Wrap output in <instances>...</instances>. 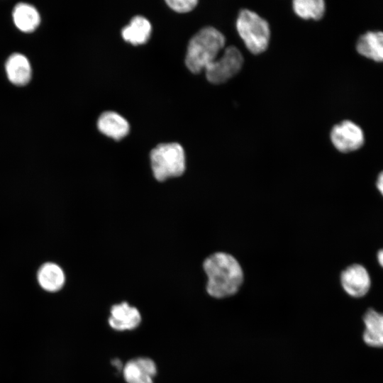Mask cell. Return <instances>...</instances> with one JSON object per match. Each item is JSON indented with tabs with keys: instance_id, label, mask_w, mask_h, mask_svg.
<instances>
[{
	"instance_id": "cell-1",
	"label": "cell",
	"mask_w": 383,
	"mask_h": 383,
	"mask_svg": "<svg viewBox=\"0 0 383 383\" xmlns=\"http://www.w3.org/2000/svg\"><path fill=\"white\" fill-rule=\"evenodd\" d=\"M206 276V291L215 299H224L235 294L244 280V274L239 262L232 255L216 252L203 262Z\"/></svg>"
},
{
	"instance_id": "cell-2",
	"label": "cell",
	"mask_w": 383,
	"mask_h": 383,
	"mask_svg": "<svg viewBox=\"0 0 383 383\" xmlns=\"http://www.w3.org/2000/svg\"><path fill=\"white\" fill-rule=\"evenodd\" d=\"M224 35L216 28L207 26L199 30L189 40L185 64L192 73H199L214 61L223 48Z\"/></svg>"
},
{
	"instance_id": "cell-3",
	"label": "cell",
	"mask_w": 383,
	"mask_h": 383,
	"mask_svg": "<svg viewBox=\"0 0 383 383\" xmlns=\"http://www.w3.org/2000/svg\"><path fill=\"white\" fill-rule=\"evenodd\" d=\"M150 164L157 182L180 177L187 167L184 150L178 143H160L150 152Z\"/></svg>"
},
{
	"instance_id": "cell-4",
	"label": "cell",
	"mask_w": 383,
	"mask_h": 383,
	"mask_svg": "<svg viewBox=\"0 0 383 383\" xmlns=\"http://www.w3.org/2000/svg\"><path fill=\"white\" fill-rule=\"evenodd\" d=\"M236 28L252 53L260 54L267 49L270 36L269 24L256 13L248 9L241 10L237 18Z\"/></svg>"
},
{
	"instance_id": "cell-5",
	"label": "cell",
	"mask_w": 383,
	"mask_h": 383,
	"mask_svg": "<svg viewBox=\"0 0 383 383\" xmlns=\"http://www.w3.org/2000/svg\"><path fill=\"white\" fill-rule=\"evenodd\" d=\"M243 57L235 46L225 49L223 55L217 57L206 68V77L213 84H221L235 76L242 68Z\"/></svg>"
},
{
	"instance_id": "cell-6",
	"label": "cell",
	"mask_w": 383,
	"mask_h": 383,
	"mask_svg": "<svg viewBox=\"0 0 383 383\" xmlns=\"http://www.w3.org/2000/svg\"><path fill=\"white\" fill-rule=\"evenodd\" d=\"M331 140L338 151L346 153L361 148L365 138L358 125L345 120L333 126L331 132Z\"/></svg>"
},
{
	"instance_id": "cell-7",
	"label": "cell",
	"mask_w": 383,
	"mask_h": 383,
	"mask_svg": "<svg viewBox=\"0 0 383 383\" xmlns=\"http://www.w3.org/2000/svg\"><path fill=\"white\" fill-rule=\"evenodd\" d=\"M340 283L348 295L359 298L369 292L371 279L368 271L363 265L353 264L341 272Z\"/></svg>"
},
{
	"instance_id": "cell-8",
	"label": "cell",
	"mask_w": 383,
	"mask_h": 383,
	"mask_svg": "<svg viewBox=\"0 0 383 383\" xmlns=\"http://www.w3.org/2000/svg\"><path fill=\"white\" fill-rule=\"evenodd\" d=\"M142 316L139 310L126 301L113 304L108 318L109 326L116 331L135 329L140 324Z\"/></svg>"
},
{
	"instance_id": "cell-9",
	"label": "cell",
	"mask_w": 383,
	"mask_h": 383,
	"mask_svg": "<svg viewBox=\"0 0 383 383\" xmlns=\"http://www.w3.org/2000/svg\"><path fill=\"white\" fill-rule=\"evenodd\" d=\"M157 368L150 357H139L126 362L122 370L126 383H154Z\"/></svg>"
},
{
	"instance_id": "cell-10",
	"label": "cell",
	"mask_w": 383,
	"mask_h": 383,
	"mask_svg": "<svg viewBox=\"0 0 383 383\" xmlns=\"http://www.w3.org/2000/svg\"><path fill=\"white\" fill-rule=\"evenodd\" d=\"M5 70L9 80L17 86L26 85L31 79L32 69L29 60L20 52H14L7 58Z\"/></svg>"
},
{
	"instance_id": "cell-11",
	"label": "cell",
	"mask_w": 383,
	"mask_h": 383,
	"mask_svg": "<svg viewBox=\"0 0 383 383\" xmlns=\"http://www.w3.org/2000/svg\"><path fill=\"white\" fill-rule=\"evenodd\" d=\"M97 126L101 133L116 140L126 136L130 130L128 121L113 111L102 113L98 119Z\"/></svg>"
},
{
	"instance_id": "cell-12",
	"label": "cell",
	"mask_w": 383,
	"mask_h": 383,
	"mask_svg": "<svg viewBox=\"0 0 383 383\" xmlns=\"http://www.w3.org/2000/svg\"><path fill=\"white\" fill-rule=\"evenodd\" d=\"M363 321L365 343L372 347H383V313L370 309L365 312Z\"/></svg>"
},
{
	"instance_id": "cell-13",
	"label": "cell",
	"mask_w": 383,
	"mask_h": 383,
	"mask_svg": "<svg viewBox=\"0 0 383 383\" xmlns=\"http://www.w3.org/2000/svg\"><path fill=\"white\" fill-rule=\"evenodd\" d=\"M13 21L18 29L25 33L34 31L40 25V15L32 4L25 2L17 4L12 12Z\"/></svg>"
},
{
	"instance_id": "cell-14",
	"label": "cell",
	"mask_w": 383,
	"mask_h": 383,
	"mask_svg": "<svg viewBox=\"0 0 383 383\" xmlns=\"http://www.w3.org/2000/svg\"><path fill=\"white\" fill-rule=\"evenodd\" d=\"M37 279L43 289L50 292H55L63 287L65 282V274L58 265L53 262H46L38 271Z\"/></svg>"
},
{
	"instance_id": "cell-15",
	"label": "cell",
	"mask_w": 383,
	"mask_h": 383,
	"mask_svg": "<svg viewBox=\"0 0 383 383\" xmlns=\"http://www.w3.org/2000/svg\"><path fill=\"white\" fill-rule=\"evenodd\" d=\"M357 52L375 61H383V32L367 31L357 40Z\"/></svg>"
},
{
	"instance_id": "cell-16",
	"label": "cell",
	"mask_w": 383,
	"mask_h": 383,
	"mask_svg": "<svg viewBox=\"0 0 383 383\" xmlns=\"http://www.w3.org/2000/svg\"><path fill=\"white\" fill-rule=\"evenodd\" d=\"M152 26L149 21L143 16H134L130 23L121 30L124 40L134 45L145 43L151 34Z\"/></svg>"
},
{
	"instance_id": "cell-17",
	"label": "cell",
	"mask_w": 383,
	"mask_h": 383,
	"mask_svg": "<svg viewBox=\"0 0 383 383\" xmlns=\"http://www.w3.org/2000/svg\"><path fill=\"white\" fill-rule=\"evenodd\" d=\"M293 9L299 17L316 21L324 14L325 3L323 0H295Z\"/></svg>"
},
{
	"instance_id": "cell-18",
	"label": "cell",
	"mask_w": 383,
	"mask_h": 383,
	"mask_svg": "<svg viewBox=\"0 0 383 383\" xmlns=\"http://www.w3.org/2000/svg\"><path fill=\"white\" fill-rule=\"evenodd\" d=\"M167 4L174 11L185 13L192 11L198 4L196 0H167Z\"/></svg>"
},
{
	"instance_id": "cell-19",
	"label": "cell",
	"mask_w": 383,
	"mask_h": 383,
	"mask_svg": "<svg viewBox=\"0 0 383 383\" xmlns=\"http://www.w3.org/2000/svg\"><path fill=\"white\" fill-rule=\"evenodd\" d=\"M376 186L379 193L383 196V171H382L376 181Z\"/></svg>"
},
{
	"instance_id": "cell-20",
	"label": "cell",
	"mask_w": 383,
	"mask_h": 383,
	"mask_svg": "<svg viewBox=\"0 0 383 383\" xmlns=\"http://www.w3.org/2000/svg\"><path fill=\"white\" fill-rule=\"evenodd\" d=\"M112 364L118 370H121L122 372L124 365L122 364V362L121 360H119L118 359H114L112 362Z\"/></svg>"
},
{
	"instance_id": "cell-21",
	"label": "cell",
	"mask_w": 383,
	"mask_h": 383,
	"mask_svg": "<svg viewBox=\"0 0 383 383\" xmlns=\"http://www.w3.org/2000/svg\"><path fill=\"white\" fill-rule=\"evenodd\" d=\"M377 258L379 265L383 267V248L378 251Z\"/></svg>"
}]
</instances>
